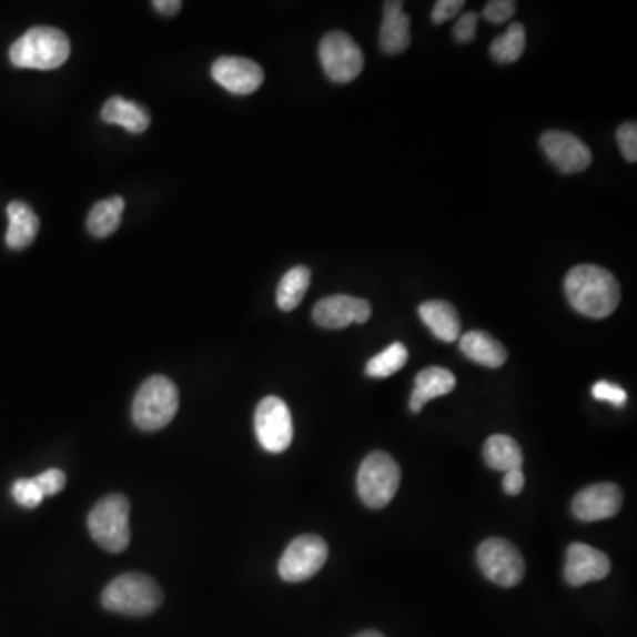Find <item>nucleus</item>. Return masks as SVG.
Listing matches in <instances>:
<instances>
[{
    "instance_id": "obj_1",
    "label": "nucleus",
    "mask_w": 637,
    "mask_h": 637,
    "mask_svg": "<svg viewBox=\"0 0 637 637\" xmlns=\"http://www.w3.org/2000/svg\"><path fill=\"white\" fill-rule=\"evenodd\" d=\"M565 293L574 311L589 318L609 317L620 303L618 280L595 264H579L568 271Z\"/></svg>"
},
{
    "instance_id": "obj_2",
    "label": "nucleus",
    "mask_w": 637,
    "mask_h": 637,
    "mask_svg": "<svg viewBox=\"0 0 637 637\" xmlns=\"http://www.w3.org/2000/svg\"><path fill=\"white\" fill-rule=\"evenodd\" d=\"M68 36L53 27H32L9 49V59L17 68L55 70L70 59Z\"/></svg>"
},
{
    "instance_id": "obj_3",
    "label": "nucleus",
    "mask_w": 637,
    "mask_h": 637,
    "mask_svg": "<svg viewBox=\"0 0 637 637\" xmlns=\"http://www.w3.org/2000/svg\"><path fill=\"white\" fill-rule=\"evenodd\" d=\"M163 595L153 577L144 574H123L115 577L101 595L105 609L119 615L145 616L156 611Z\"/></svg>"
},
{
    "instance_id": "obj_4",
    "label": "nucleus",
    "mask_w": 637,
    "mask_h": 637,
    "mask_svg": "<svg viewBox=\"0 0 637 637\" xmlns=\"http://www.w3.org/2000/svg\"><path fill=\"white\" fill-rule=\"evenodd\" d=\"M180 407V393L169 377H149L133 401V419L136 427L154 433L166 427L174 419Z\"/></svg>"
},
{
    "instance_id": "obj_5",
    "label": "nucleus",
    "mask_w": 637,
    "mask_h": 637,
    "mask_svg": "<svg viewBox=\"0 0 637 637\" xmlns=\"http://www.w3.org/2000/svg\"><path fill=\"white\" fill-rule=\"evenodd\" d=\"M88 526L98 546L123 553L130 544V503L121 494H110L92 508Z\"/></svg>"
},
{
    "instance_id": "obj_6",
    "label": "nucleus",
    "mask_w": 637,
    "mask_h": 637,
    "mask_svg": "<svg viewBox=\"0 0 637 637\" xmlns=\"http://www.w3.org/2000/svg\"><path fill=\"white\" fill-rule=\"evenodd\" d=\"M401 466L392 455L374 452L360 466L356 481L360 498L367 507H386L401 487Z\"/></svg>"
},
{
    "instance_id": "obj_7",
    "label": "nucleus",
    "mask_w": 637,
    "mask_h": 637,
    "mask_svg": "<svg viewBox=\"0 0 637 637\" xmlns=\"http://www.w3.org/2000/svg\"><path fill=\"white\" fill-rule=\"evenodd\" d=\"M318 58L327 79L336 83L353 82L365 65L362 49L345 32H327L318 44Z\"/></svg>"
},
{
    "instance_id": "obj_8",
    "label": "nucleus",
    "mask_w": 637,
    "mask_h": 637,
    "mask_svg": "<svg viewBox=\"0 0 637 637\" xmlns=\"http://www.w3.org/2000/svg\"><path fill=\"white\" fill-rule=\"evenodd\" d=\"M476 558L484 576L503 588L519 585L526 573L519 549L505 538H489L482 542Z\"/></svg>"
},
{
    "instance_id": "obj_9",
    "label": "nucleus",
    "mask_w": 637,
    "mask_h": 637,
    "mask_svg": "<svg viewBox=\"0 0 637 637\" xmlns=\"http://www.w3.org/2000/svg\"><path fill=\"white\" fill-rule=\"evenodd\" d=\"M255 434L262 448L271 454H282L293 443V416L280 397H266L255 410Z\"/></svg>"
},
{
    "instance_id": "obj_10",
    "label": "nucleus",
    "mask_w": 637,
    "mask_h": 637,
    "mask_svg": "<svg viewBox=\"0 0 637 637\" xmlns=\"http://www.w3.org/2000/svg\"><path fill=\"white\" fill-rule=\"evenodd\" d=\"M327 544L317 535H302L289 544L280 558L279 574L287 583L311 579L324 567Z\"/></svg>"
},
{
    "instance_id": "obj_11",
    "label": "nucleus",
    "mask_w": 637,
    "mask_h": 637,
    "mask_svg": "<svg viewBox=\"0 0 637 637\" xmlns=\"http://www.w3.org/2000/svg\"><path fill=\"white\" fill-rule=\"evenodd\" d=\"M315 323L326 330H342L351 324H365L372 315V306L362 297L335 294L327 296L314 306Z\"/></svg>"
},
{
    "instance_id": "obj_12",
    "label": "nucleus",
    "mask_w": 637,
    "mask_h": 637,
    "mask_svg": "<svg viewBox=\"0 0 637 637\" xmlns=\"http://www.w3.org/2000/svg\"><path fill=\"white\" fill-rule=\"evenodd\" d=\"M540 145L556 169L565 174L586 171L592 163V151L588 145L567 131H546L542 135Z\"/></svg>"
},
{
    "instance_id": "obj_13",
    "label": "nucleus",
    "mask_w": 637,
    "mask_h": 637,
    "mask_svg": "<svg viewBox=\"0 0 637 637\" xmlns=\"http://www.w3.org/2000/svg\"><path fill=\"white\" fill-rule=\"evenodd\" d=\"M624 494L615 484H595L580 491L573 502V512L577 519L597 523L615 517L620 512Z\"/></svg>"
},
{
    "instance_id": "obj_14",
    "label": "nucleus",
    "mask_w": 637,
    "mask_h": 637,
    "mask_svg": "<svg viewBox=\"0 0 637 637\" xmlns=\"http://www.w3.org/2000/svg\"><path fill=\"white\" fill-rule=\"evenodd\" d=\"M214 82L232 94H252L264 82V71L257 62L243 58H220L211 68Z\"/></svg>"
},
{
    "instance_id": "obj_15",
    "label": "nucleus",
    "mask_w": 637,
    "mask_h": 637,
    "mask_svg": "<svg viewBox=\"0 0 637 637\" xmlns=\"http://www.w3.org/2000/svg\"><path fill=\"white\" fill-rule=\"evenodd\" d=\"M611 573V559L603 550L586 544H573L565 559V579L570 586H583L606 579Z\"/></svg>"
},
{
    "instance_id": "obj_16",
    "label": "nucleus",
    "mask_w": 637,
    "mask_h": 637,
    "mask_svg": "<svg viewBox=\"0 0 637 637\" xmlns=\"http://www.w3.org/2000/svg\"><path fill=\"white\" fill-rule=\"evenodd\" d=\"M384 17L381 23L380 43L384 53L397 55L407 50L411 43V18L404 13V4L398 0L384 2Z\"/></svg>"
},
{
    "instance_id": "obj_17",
    "label": "nucleus",
    "mask_w": 637,
    "mask_h": 637,
    "mask_svg": "<svg viewBox=\"0 0 637 637\" xmlns=\"http://www.w3.org/2000/svg\"><path fill=\"white\" fill-rule=\"evenodd\" d=\"M418 312L422 321L439 341L449 344L461 338V317L454 305L442 300H433V302L422 303Z\"/></svg>"
},
{
    "instance_id": "obj_18",
    "label": "nucleus",
    "mask_w": 637,
    "mask_h": 637,
    "mask_svg": "<svg viewBox=\"0 0 637 637\" xmlns=\"http://www.w3.org/2000/svg\"><path fill=\"white\" fill-rule=\"evenodd\" d=\"M455 383L454 374L443 367H428L419 372L415 392L411 395V411L419 413L428 401L448 395L455 388Z\"/></svg>"
},
{
    "instance_id": "obj_19",
    "label": "nucleus",
    "mask_w": 637,
    "mask_h": 637,
    "mask_svg": "<svg viewBox=\"0 0 637 637\" xmlns=\"http://www.w3.org/2000/svg\"><path fill=\"white\" fill-rule=\"evenodd\" d=\"M9 228L6 232V245L11 250H22L31 245L40 231V219L26 202H11L8 205Z\"/></svg>"
},
{
    "instance_id": "obj_20",
    "label": "nucleus",
    "mask_w": 637,
    "mask_h": 637,
    "mask_svg": "<svg viewBox=\"0 0 637 637\" xmlns=\"http://www.w3.org/2000/svg\"><path fill=\"white\" fill-rule=\"evenodd\" d=\"M461 351L472 362L484 367L498 368L507 362V350L485 332H467L461 336Z\"/></svg>"
},
{
    "instance_id": "obj_21",
    "label": "nucleus",
    "mask_w": 637,
    "mask_h": 637,
    "mask_svg": "<svg viewBox=\"0 0 637 637\" xmlns=\"http://www.w3.org/2000/svg\"><path fill=\"white\" fill-rule=\"evenodd\" d=\"M101 118L109 124L124 128L130 133H144L151 123L148 112L142 107L136 105L133 101L124 100L121 97L110 98L103 109H101Z\"/></svg>"
},
{
    "instance_id": "obj_22",
    "label": "nucleus",
    "mask_w": 637,
    "mask_h": 637,
    "mask_svg": "<svg viewBox=\"0 0 637 637\" xmlns=\"http://www.w3.org/2000/svg\"><path fill=\"white\" fill-rule=\"evenodd\" d=\"M484 458L487 466L496 472L523 469V452L514 437L494 434L484 445Z\"/></svg>"
},
{
    "instance_id": "obj_23",
    "label": "nucleus",
    "mask_w": 637,
    "mask_h": 637,
    "mask_svg": "<svg viewBox=\"0 0 637 637\" xmlns=\"http://www.w3.org/2000/svg\"><path fill=\"white\" fill-rule=\"evenodd\" d=\"M312 273L306 266H296L285 273L276 289V305L280 311L291 312L303 302L311 287Z\"/></svg>"
},
{
    "instance_id": "obj_24",
    "label": "nucleus",
    "mask_w": 637,
    "mask_h": 637,
    "mask_svg": "<svg viewBox=\"0 0 637 637\" xmlns=\"http://www.w3.org/2000/svg\"><path fill=\"white\" fill-rule=\"evenodd\" d=\"M124 211L123 196H110L107 201L98 202L89 213L88 229L92 236L109 237L121 225Z\"/></svg>"
},
{
    "instance_id": "obj_25",
    "label": "nucleus",
    "mask_w": 637,
    "mask_h": 637,
    "mask_svg": "<svg viewBox=\"0 0 637 637\" xmlns=\"http://www.w3.org/2000/svg\"><path fill=\"white\" fill-rule=\"evenodd\" d=\"M526 49V29L520 23H512L505 34L498 36L491 44V58L499 64H512L520 59Z\"/></svg>"
},
{
    "instance_id": "obj_26",
    "label": "nucleus",
    "mask_w": 637,
    "mask_h": 637,
    "mask_svg": "<svg viewBox=\"0 0 637 637\" xmlns=\"http://www.w3.org/2000/svg\"><path fill=\"white\" fill-rule=\"evenodd\" d=\"M407 356L410 354H407L406 345L395 342V344L388 345L383 353L377 354L367 363L365 374L368 377H380V380L393 376L401 368H404V365L407 363Z\"/></svg>"
},
{
    "instance_id": "obj_27",
    "label": "nucleus",
    "mask_w": 637,
    "mask_h": 637,
    "mask_svg": "<svg viewBox=\"0 0 637 637\" xmlns=\"http://www.w3.org/2000/svg\"><path fill=\"white\" fill-rule=\"evenodd\" d=\"M11 494H13L14 502L26 508L40 507L41 502L44 499L43 493L36 485L34 478H20V481L14 482Z\"/></svg>"
},
{
    "instance_id": "obj_28",
    "label": "nucleus",
    "mask_w": 637,
    "mask_h": 637,
    "mask_svg": "<svg viewBox=\"0 0 637 637\" xmlns=\"http://www.w3.org/2000/svg\"><path fill=\"white\" fill-rule=\"evenodd\" d=\"M592 395H594L597 401L609 402L615 407H624L629 401L627 397V392H625L618 384L609 383V381H598L594 384L592 388Z\"/></svg>"
},
{
    "instance_id": "obj_29",
    "label": "nucleus",
    "mask_w": 637,
    "mask_h": 637,
    "mask_svg": "<svg viewBox=\"0 0 637 637\" xmlns=\"http://www.w3.org/2000/svg\"><path fill=\"white\" fill-rule=\"evenodd\" d=\"M616 140L620 144L621 154L625 160L636 162L637 160V124L625 123L621 124L620 130L616 131Z\"/></svg>"
},
{
    "instance_id": "obj_30",
    "label": "nucleus",
    "mask_w": 637,
    "mask_h": 637,
    "mask_svg": "<svg viewBox=\"0 0 637 637\" xmlns=\"http://www.w3.org/2000/svg\"><path fill=\"white\" fill-rule=\"evenodd\" d=\"M515 8L517 6L512 0H491V2L485 4L482 14H484L487 22L503 23L514 17Z\"/></svg>"
},
{
    "instance_id": "obj_31",
    "label": "nucleus",
    "mask_w": 637,
    "mask_h": 637,
    "mask_svg": "<svg viewBox=\"0 0 637 637\" xmlns=\"http://www.w3.org/2000/svg\"><path fill=\"white\" fill-rule=\"evenodd\" d=\"M34 482L40 487L44 498H47V496H53V494L61 493L64 489L65 475L61 469H49V472L34 476Z\"/></svg>"
},
{
    "instance_id": "obj_32",
    "label": "nucleus",
    "mask_w": 637,
    "mask_h": 637,
    "mask_svg": "<svg viewBox=\"0 0 637 637\" xmlns=\"http://www.w3.org/2000/svg\"><path fill=\"white\" fill-rule=\"evenodd\" d=\"M476 27H478V14L473 11H467L463 17L458 18L454 27L455 40L458 43H469L475 40Z\"/></svg>"
},
{
    "instance_id": "obj_33",
    "label": "nucleus",
    "mask_w": 637,
    "mask_h": 637,
    "mask_svg": "<svg viewBox=\"0 0 637 637\" xmlns=\"http://www.w3.org/2000/svg\"><path fill=\"white\" fill-rule=\"evenodd\" d=\"M464 8L463 0H439L433 9V22L445 23L461 13Z\"/></svg>"
},
{
    "instance_id": "obj_34",
    "label": "nucleus",
    "mask_w": 637,
    "mask_h": 637,
    "mask_svg": "<svg viewBox=\"0 0 637 637\" xmlns=\"http://www.w3.org/2000/svg\"><path fill=\"white\" fill-rule=\"evenodd\" d=\"M523 489V469H512V472L505 473V478H503V491H505V493L510 494V496H517Z\"/></svg>"
},
{
    "instance_id": "obj_35",
    "label": "nucleus",
    "mask_w": 637,
    "mask_h": 637,
    "mask_svg": "<svg viewBox=\"0 0 637 637\" xmlns=\"http://www.w3.org/2000/svg\"><path fill=\"white\" fill-rule=\"evenodd\" d=\"M153 6L156 8L158 13L172 17V14L180 13L183 2H180V0H156V2H153Z\"/></svg>"
},
{
    "instance_id": "obj_36",
    "label": "nucleus",
    "mask_w": 637,
    "mask_h": 637,
    "mask_svg": "<svg viewBox=\"0 0 637 637\" xmlns=\"http://www.w3.org/2000/svg\"><path fill=\"white\" fill-rule=\"evenodd\" d=\"M356 637H384L383 634L377 633V630H365V633L358 634Z\"/></svg>"
}]
</instances>
